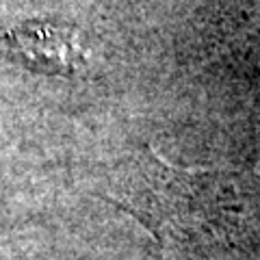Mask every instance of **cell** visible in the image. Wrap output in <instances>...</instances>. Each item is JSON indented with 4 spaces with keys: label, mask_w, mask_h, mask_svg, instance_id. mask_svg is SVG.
Masks as SVG:
<instances>
[{
    "label": "cell",
    "mask_w": 260,
    "mask_h": 260,
    "mask_svg": "<svg viewBox=\"0 0 260 260\" xmlns=\"http://www.w3.org/2000/svg\"><path fill=\"white\" fill-rule=\"evenodd\" d=\"M111 189L109 200L158 239L239 243L260 225V174L251 169L180 167L143 148L124 162Z\"/></svg>",
    "instance_id": "6da1fadb"
},
{
    "label": "cell",
    "mask_w": 260,
    "mask_h": 260,
    "mask_svg": "<svg viewBox=\"0 0 260 260\" xmlns=\"http://www.w3.org/2000/svg\"><path fill=\"white\" fill-rule=\"evenodd\" d=\"M5 46L30 68L48 74H63L80 61V46L70 26L52 22H26L3 35Z\"/></svg>",
    "instance_id": "7a4b0ae2"
}]
</instances>
